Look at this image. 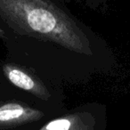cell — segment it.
<instances>
[{
    "label": "cell",
    "mask_w": 130,
    "mask_h": 130,
    "mask_svg": "<svg viewBox=\"0 0 130 130\" xmlns=\"http://www.w3.org/2000/svg\"><path fill=\"white\" fill-rule=\"evenodd\" d=\"M3 71L8 80L15 87L35 94H38V91H39V88L32 77L20 68L15 67L14 65L12 64H6L3 67Z\"/></svg>",
    "instance_id": "obj_3"
},
{
    "label": "cell",
    "mask_w": 130,
    "mask_h": 130,
    "mask_svg": "<svg viewBox=\"0 0 130 130\" xmlns=\"http://www.w3.org/2000/svg\"><path fill=\"white\" fill-rule=\"evenodd\" d=\"M71 122L68 119H61L50 122L46 126L47 130H69Z\"/></svg>",
    "instance_id": "obj_4"
},
{
    "label": "cell",
    "mask_w": 130,
    "mask_h": 130,
    "mask_svg": "<svg viewBox=\"0 0 130 130\" xmlns=\"http://www.w3.org/2000/svg\"><path fill=\"white\" fill-rule=\"evenodd\" d=\"M0 17L20 33L50 37L68 47L82 48L71 23L44 0H0Z\"/></svg>",
    "instance_id": "obj_1"
},
{
    "label": "cell",
    "mask_w": 130,
    "mask_h": 130,
    "mask_svg": "<svg viewBox=\"0 0 130 130\" xmlns=\"http://www.w3.org/2000/svg\"><path fill=\"white\" fill-rule=\"evenodd\" d=\"M34 110L17 103H7L0 106V129L11 127L29 120Z\"/></svg>",
    "instance_id": "obj_2"
}]
</instances>
